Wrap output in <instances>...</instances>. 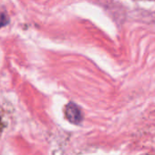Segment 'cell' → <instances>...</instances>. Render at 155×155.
<instances>
[{
    "label": "cell",
    "instance_id": "obj_1",
    "mask_svg": "<svg viewBox=\"0 0 155 155\" xmlns=\"http://www.w3.org/2000/svg\"><path fill=\"white\" fill-rule=\"evenodd\" d=\"M66 118L73 124L80 125L82 122L83 115L81 110V109L78 107L75 103L70 102L66 106Z\"/></svg>",
    "mask_w": 155,
    "mask_h": 155
},
{
    "label": "cell",
    "instance_id": "obj_2",
    "mask_svg": "<svg viewBox=\"0 0 155 155\" xmlns=\"http://www.w3.org/2000/svg\"><path fill=\"white\" fill-rule=\"evenodd\" d=\"M8 22H9V18L5 14L0 13V28L8 25Z\"/></svg>",
    "mask_w": 155,
    "mask_h": 155
}]
</instances>
